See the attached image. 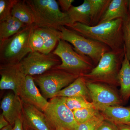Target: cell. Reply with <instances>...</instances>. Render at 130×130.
<instances>
[{"mask_svg":"<svg viewBox=\"0 0 130 130\" xmlns=\"http://www.w3.org/2000/svg\"><path fill=\"white\" fill-rule=\"evenodd\" d=\"M123 23V20L118 19L93 26L75 23L66 27L105 44L111 50L118 51L124 48Z\"/></svg>","mask_w":130,"mask_h":130,"instance_id":"obj_1","label":"cell"},{"mask_svg":"<svg viewBox=\"0 0 130 130\" xmlns=\"http://www.w3.org/2000/svg\"><path fill=\"white\" fill-rule=\"evenodd\" d=\"M124 48L105 53L99 63L91 71L83 75L85 81L119 86V73L125 56Z\"/></svg>","mask_w":130,"mask_h":130,"instance_id":"obj_2","label":"cell"},{"mask_svg":"<svg viewBox=\"0 0 130 130\" xmlns=\"http://www.w3.org/2000/svg\"><path fill=\"white\" fill-rule=\"evenodd\" d=\"M35 16L38 27H50L59 30L70 24L67 13L61 11L55 0H26Z\"/></svg>","mask_w":130,"mask_h":130,"instance_id":"obj_3","label":"cell"},{"mask_svg":"<svg viewBox=\"0 0 130 130\" xmlns=\"http://www.w3.org/2000/svg\"><path fill=\"white\" fill-rule=\"evenodd\" d=\"M35 25H27L0 44L1 64H19L29 53L32 52L29 41Z\"/></svg>","mask_w":130,"mask_h":130,"instance_id":"obj_4","label":"cell"},{"mask_svg":"<svg viewBox=\"0 0 130 130\" xmlns=\"http://www.w3.org/2000/svg\"><path fill=\"white\" fill-rule=\"evenodd\" d=\"M52 53L61 61L60 64L55 68L82 76L89 73L95 67L90 58L77 52L70 43L64 40L59 41Z\"/></svg>","mask_w":130,"mask_h":130,"instance_id":"obj_5","label":"cell"},{"mask_svg":"<svg viewBox=\"0 0 130 130\" xmlns=\"http://www.w3.org/2000/svg\"><path fill=\"white\" fill-rule=\"evenodd\" d=\"M59 30L61 40L72 45L74 50L79 54L90 58L95 66L105 53L111 50L105 44L85 37L66 26H61Z\"/></svg>","mask_w":130,"mask_h":130,"instance_id":"obj_6","label":"cell"},{"mask_svg":"<svg viewBox=\"0 0 130 130\" xmlns=\"http://www.w3.org/2000/svg\"><path fill=\"white\" fill-rule=\"evenodd\" d=\"M79 76L64 70L54 68L32 77L35 83L40 87L42 94L47 100L55 97L59 91Z\"/></svg>","mask_w":130,"mask_h":130,"instance_id":"obj_7","label":"cell"},{"mask_svg":"<svg viewBox=\"0 0 130 130\" xmlns=\"http://www.w3.org/2000/svg\"><path fill=\"white\" fill-rule=\"evenodd\" d=\"M61 63L60 59L53 53L45 54L33 51L29 53L19 64L26 76H34L55 68Z\"/></svg>","mask_w":130,"mask_h":130,"instance_id":"obj_8","label":"cell"},{"mask_svg":"<svg viewBox=\"0 0 130 130\" xmlns=\"http://www.w3.org/2000/svg\"><path fill=\"white\" fill-rule=\"evenodd\" d=\"M43 112L55 128L60 126L66 130H75L78 124L73 111L66 105L62 97L50 99Z\"/></svg>","mask_w":130,"mask_h":130,"instance_id":"obj_9","label":"cell"},{"mask_svg":"<svg viewBox=\"0 0 130 130\" xmlns=\"http://www.w3.org/2000/svg\"><path fill=\"white\" fill-rule=\"evenodd\" d=\"M86 82L91 102L98 109L124 104L119 93L115 89L116 87L106 84Z\"/></svg>","mask_w":130,"mask_h":130,"instance_id":"obj_10","label":"cell"},{"mask_svg":"<svg viewBox=\"0 0 130 130\" xmlns=\"http://www.w3.org/2000/svg\"><path fill=\"white\" fill-rule=\"evenodd\" d=\"M0 89L10 90L19 96L25 83L26 76L19 64H1L0 66Z\"/></svg>","mask_w":130,"mask_h":130,"instance_id":"obj_11","label":"cell"},{"mask_svg":"<svg viewBox=\"0 0 130 130\" xmlns=\"http://www.w3.org/2000/svg\"><path fill=\"white\" fill-rule=\"evenodd\" d=\"M22 103L21 118L24 127L33 130H56L44 112L33 105Z\"/></svg>","mask_w":130,"mask_h":130,"instance_id":"obj_12","label":"cell"},{"mask_svg":"<svg viewBox=\"0 0 130 130\" xmlns=\"http://www.w3.org/2000/svg\"><path fill=\"white\" fill-rule=\"evenodd\" d=\"M19 96L23 102L33 105L43 112L48 104V101L40 93L31 76H26L25 84Z\"/></svg>","mask_w":130,"mask_h":130,"instance_id":"obj_13","label":"cell"},{"mask_svg":"<svg viewBox=\"0 0 130 130\" xmlns=\"http://www.w3.org/2000/svg\"><path fill=\"white\" fill-rule=\"evenodd\" d=\"M1 107L3 116L9 124L13 126L16 120L22 117V100L14 93H8L3 97Z\"/></svg>","mask_w":130,"mask_h":130,"instance_id":"obj_14","label":"cell"},{"mask_svg":"<svg viewBox=\"0 0 130 130\" xmlns=\"http://www.w3.org/2000/svg\"><path fill=\"white\" fill-rule=\"evenodd\" d=\"M105 119L116 124L130 125V106L121 105L105 107L98 109Z\"/></svg>","mask_w":130,"mask_h":130,"instance_id":"obj_15","label":"cell"},{"mask_svg":"<svg viewBox=\"0 0 130 130\" xmlns=\"http://www.w3.org/2000/svg\"><path fill=\"white\" fill-rule=\"evenodd\" d=\"M128 0H111L106 11L98 24L121 19L123 21L128 18Z\"/></svg>","mask_w":130,"mask_h":130,"instance_id":"obj_16","label":"cell"},{"mask_svg":"<svg viewBox=\"0 0 130 130\" xmlns=\"http://www.w3.org/2000/svg\"><path fill=\"white\" fill-rule=\"evenodd\" d=\"M91 12L89 0H84L83 3L78 6H72L66 12L70 21L69 24L79 23L90 26Z\"/></svg>","mask_w":130,"mask_h":130,"instance_id":"obj_17","label":"cell"},{"mask_svg":"<svg viewBox=\"0 0 130 130\" xmlns=\"http://www.w3.org/2000/svg\"><path fill=\"white\" fill-rule=\"evenodd\" d=\"M72 97L82 96L91 102L86 82L83 76H80L75 81L59 91L55 97Z\"/></svg>","mask_w":130,"mask_h":130,"instance_id":"obj_18","label":"cell"},{"mask_svg":"<svg viewBox=\"0 0 130 130\" xmlns=\"http://www.w3.org/2000/svg\"><path fill=\"white\" fill-rule=\"evenodd\" d=\"M34 30L41 37L44 42L42 53L48 54L51 53L61 38L60 31L50 27H38L35 25Z\"/></svg>","mask_w":130,"mask_h":130,"instance_id":"obj_19","label":"cell"},{"mask_svg":"<svg viewBox=\"0 0 130 130\" xmlns=\"http://www.w3.org/2000/svg\"><path fill=\"white\" fill-rule=\"evenodd\" d=\"M118 79L120 86V95L124 104L127 102L130 98V61L125 54Z\"/></svg>","mask_w":130,"mask_h":130,"instance_id":"obj_20","label":"cell"},{"mask_svg":"<svg viewBox=\"0 0 130 130\" xmlns=\"http://www.w3.org/2000/svg\"><path fill=\"white\" fill-rule=\"evenodd\" d=\"M27 26L12 15L0 21V44Z\"/></svg>","mask_w":130,"mask_h":130,"instance_id":"obj_21","label":"cell"},{"mask_svg":"<svg viewBox=\"0 0 130 130\" xmlns=\"http://www.w3.org/2000/svg\"><path fill=\"white\" fill-rule=\"evenodd\" d=\"M11 15L26 25H36L34 14L25 1L18 0L12 9Z\"/></svg>","mask_w":130,"mask_h":130,"instance_id":"obj_22","label":"cell"},{"mask_svg":"<svg viewBox=\"0 0 130 130\" xmlns=\"http://www.w3.org/2000/svg\"><path fill=\"white\" fill-rule=\"evenodd\" d=\"M91 6L90 25H97L106 11L111 0H89Z\"/></svg>","mask_w":130,"mask_h":130,"instance_id":"obj_23","label":"cell"},{"mask_svg":"<svg viewBox=\"0 0 130 130\" xmlns=\"http://www.w3.org/2000/svg\"><path fill=\"white\" fill-rule=\"evenodd\" d=\"M73 113L74 118L78 124L90 121L101 113L95 107L76 109L73 111Z\"/></svg>","mask_w":130,"mask_h":130,"instance_id":"obj_24","label":"cell"},{"mask_svg":"<svg viewBox=\"0 0 130 130\" xmlns=\"http://www.w3.org/2000/svg\"><path fill=\"white\" fill-rule=\"evenodd\" d=\"M62 98L66 105L73 111L81 108L95 107L93 103L82 96Z\"/></svg>","mask_w":130,"mask_h":130,"instance_id":"obj_25","label":"cell"},{"mask_svg":"<svg viewBox=\"0 0 130 130\" xmlns=\"http://www.w3.org/2000/svg\"><path fill=\"white\" fill-rule=\"evenodd\" d=\"M123 30L125 54L130 61V14L127 19L123 21Z\"/></svg>","mask_w":130,"mask_h":130,"instance_id":"obj_26","label":"cell"},{"mask_svg":"<svg viewBox=\"0 0 130 130\" xmlns=\"http://www.w3.org/2000/svg\"><path fill=\"white\" fill-rule=\"evenodd\" d=\"M18 0L0 1V21L11 16L12 9Z\"/></svg>","mask_w":130,"mask_h":130,"instance_id":"obj_27","label":"cell"},{"mask_svg":"<svg viewBox=\"0 0 130 130\" xmlns=\"http://www.w3.org/2000/svg\"><path fill=\"white\" fill-rule=\"evenodd\" d=\"M105 119L101 113L91 120L78 124L75 130H97L101 123Z\"/></svg>","mask_w":130,"mask_h":130,"instance_id":"obj_28","label":"cell"},{"mask_svg":"<svg viewBox=\"0 0 130 130\" xmlns=\"http://www.w3.org/2000/svg\"><path fill=\"white\" fill-rule=\"evenodd\" d=\"M29 46L32 52L37 51L42 53L44 48L43 40L41 37L34 30L30 39Z\"/></svg>","mask_w":130,"mask_h":130,"instance_id":"obj_29","label":"cell"},{"mask_svg":"<svg viewBox=\"0 0 130 130\" xmlns=\"http://www.w3.org/2000/svg\"><path fill=\"white\" fill-rule=\"evenodd\" d=\"M97 130H119L116 124L105 119L101 123Z\"/></svg>","mask_w":130,"mask_h":130,"instance_id":"obj_30","label":"cell"},{"mask_svg":"<svg viewBox=\"0 0 130 130\" xmlns=\"http://www.w3.org/2000/svg\"><path fill=\"white\" fill-rule=\"evenodd\" d=\"M74 0H58V4L64 12H67L71 8L72 6Z\"/></svg>","mask_w":130,"mask_h":130,"instance_id":"obj_31","label":"cell"},{"mask_svg":"<svg viewBox=\"0 0 130 130\" xmlns=\"http://www.w3.org/2000/svg\"><path fill=\"white\" fill-rule=\"evenodd\" d=\"M22 117H20L16 120L13 126V130H24L23 124Z\"/></svg>","mask_w":130,"mask_h":130,"instance_id":"obj_32","label":"cell"},{"mask_svg":"<svg viewBox=\"0 0 130 130\" xmlns=\"http://www.w3.org/2000/svg\"><path fill=\"white\" fill-rule=\"evenodd\" d=\"M10 124L7 120L2 113L0 115V129H2Z\"/></svg>","mask_w":130,"mask_h":130,"instance_id":"obj_33","label":"cell"},{"mask_svg":"<svg viewBox=\"0 0 130 130\" xmlns=\"http://www.w3.org/2000/svg\"><path fill=\"white\" fill-rule=\"evenodd\" d=\"M119 130H130V125L124 124H116Z\"/></svg>","mask_w":130,"mask_h":130,"instance_id":"obj_34","label":"cell"},{"mask_svg":"<svg viewBox=\"0 0 130 130\" xmlns=\"http://www.w3.org/2000/svg\"><path fill=\"white\" fill-rule=\"evenodd\" d=\"M1 130H13V126L9 124Z\"/></svg>","mask_w":130,"mask_h":130,"instance_id":"obj_35","label":"cell"},{"mask_svg":"<svg viewBox=\"0 0 130 130\" xmlns=\"http://www.w3.org/2000/svg\"><path fill=\"white\" fill-rule=\"evenodd\" d=\"M128 10L129 14H130V0H128Z\"/></svg>","mask_w":130,"mask_h":130,"instance_id":"obj_36","label":"cell"},{"mask_svg":"<svg viewBox=\"0 0 130 130\" xmlns=\"http://www.w3.org/2000/svg\"><path fill=\"white\" fill-rule=\"evenodd\" d=\"M56 130H66L62 127L57 126L56 127Z\"/></svg>","mask_w":130,"mask_h":130,"instance_id":"obj_37","label":"cell"},{"mask_svg":"<svg viewBox=\"0 0 130 130\" xmlns=\"http://www.w3.org/2000/svg\"><path fill=\"white\" fill-rule=\"evenodd\" d=\"M24 130H33L31 129H29V128H26V127H24Z\"/></svg>","mask_w":130,"mask_h":130,"instance_id":"obj_38","label":"cell"}]
</instances>
